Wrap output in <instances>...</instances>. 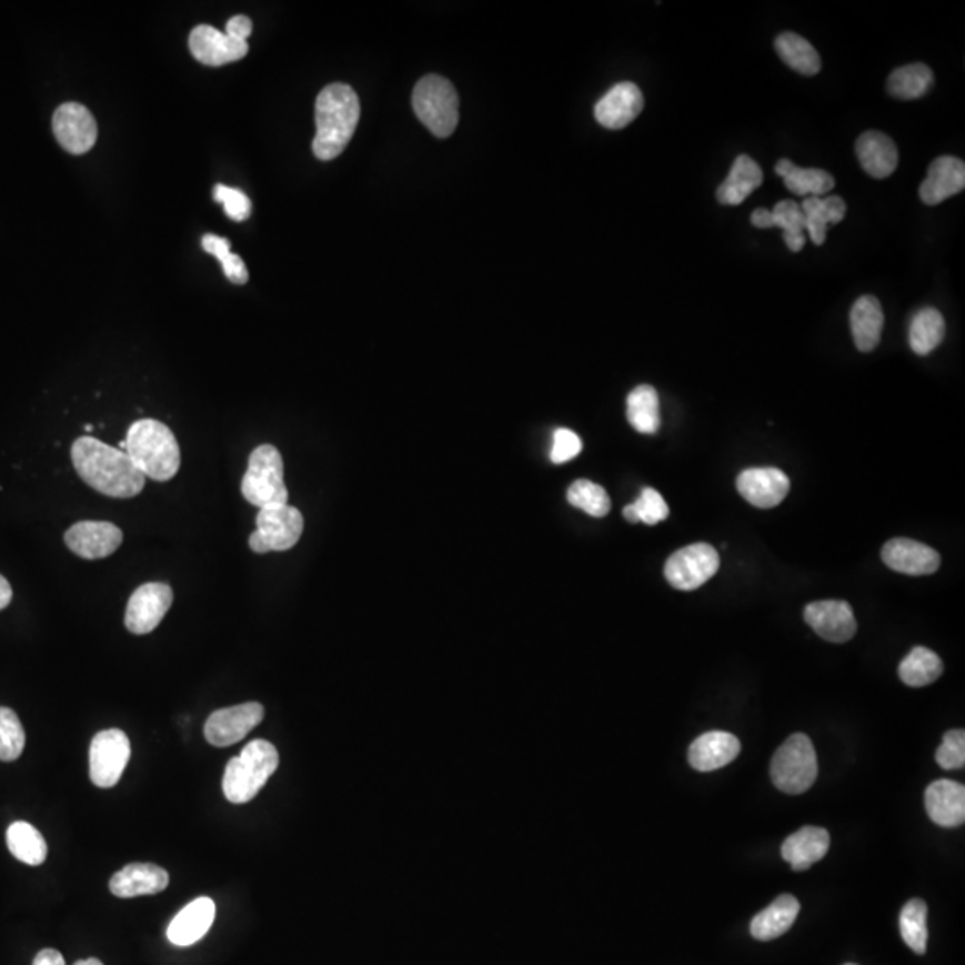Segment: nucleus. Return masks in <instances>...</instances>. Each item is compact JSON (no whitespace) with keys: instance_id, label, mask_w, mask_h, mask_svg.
Listing matches in <instances>:
<instances>
[{"instance_id":"f257e3e1","label":"nucleus","mask_w":965,"mask_h":965,"mask_svg":"<svg viewBox=\"0 0 965 965\" xmlns=\"http://www.w3.org/2000/svg\"><path fill=\"white\" fill-rule=\"evenodd\" d=\"M72 463L88 486L108 497H137L145 486V478L125 451L93 436H81L73 442Z\"/></svg>"},{"instance_id":"f03ea898","label":"nucleus","mask_w":965,"mask_h":965,"mask_svg":"<svg viewBox=\"0 0 965 965\" xmlns=\"http://www.w3.org/2000/svg\"><path fill=\"white\" fill-rule=\"evenodd\" d=\"M360 120V99L349 84L325 87L315 104L316 134L313 154L319 160L339 158L351 142Z\"/></svg>"},{"instance_id":"7ed1b4c3","label":"nucleus","mask_w":965,"mask_h":965,"mask_svg":"<svg viewBox=\"0 0 965 965\" xmlns=\"http://www.w3.org/2000/svg\"><path fill=\"white\" fill-rule=\"evenodd\" d=\"M125 444V453L145 480L163 483L172 480L181 468L178 440L163 422L154 419L134 422L129 428Z\"/></svg>"},{"instance_id":"20e7f679","label":"nucleus","mask_w":965,"mask_h":965,"mask_svg":"<svg viewBox=\"0 0 965 965\" xmlns=\"http://www.w3.org/2000/svg\"><path fill=\"white\" fill-rule=\"evenodd\" d=\"M278 767H280V753L274 744L261 738L249 742L239 756L229 760L225 767L224 780H222L225 800L234 805H243L254 800Z\"/></svg>"},{"instance_id":"39448f33","label":"nucleus","mask_w":965,"mask_h":965,"mask_svg":"<svg viewBox=\"0 0 965 965\" xmlns=\"http://www.w3.org/2000/svg\"><path fill=\"white\" fill-rule=\"evenodd\" d=\"M242 495L257 509H265L270 504H289L283 458L274 445L263 444L252 451L248 472L242 480Z\"/></svg>"},{"instance_id":"423d86ee","label":"nucleus","mask_w":965,"mask_h":965,"mask_svg":"<svg viewBox=\"0 0 965 965\" xmlns=\"http://www.w3.org/2000/svg\"><path fill=\"white\" fill-rule=\"evenodd\" d=\"M820 774L814 744L805 733H794L783 742L771 762V780L785 794H803Z\"/></svg>"},{"instance_id":"0eeeda50","label":"nucleus","mask_w":965,"mask_h":965,"mask_svg":"<svg viewBox=\"0 0 965 965\" xmlns=\"http://www.w3.org/2000/svg\"><path fill=\"white\" fill-rule=\"evenodd\" d=\"M413 110L436 138H448L458 125V93L448 79L426 76L413 90Z\"/></svg>"},{"instance_id":"6e6552de","label":"nucleus","mask_w":965,"mask_h":965,"mask_svg":"<svg viewBox=\"0 0 965 965\" xmlns=\"http://www.w3.org/2000/svg\"><path fill=\"white\" fill-rule=\"evenodd\" d=\"M304 531V517L290 504H270L260 509L257 531L249 536V547L257 554L289 551L298 545Z\"/></svg>"},{"instance_id":"1a4fd4ad","label":"nucleus","mask_w":965,"mask_h":965,"mask_svg":"<svg viewBox=\"0 0 965 965\" xmlns=\"http://www.w3.org/2000/svg\"><path fill=\"white\" fill-rule=\"evenodd\" d=\"M718 565L721 560L712 545L703 542L686 545L669 556L664 569L665 580L676 591H696L717 574Z\"/></svg>"},{"instance_id":"9d476101","label":"nucleus","mask_w":965,"mask_h":965,"mask_svg":"<svg viewBox=\"0 0 965 965\" xmlns=\"http://www.w3.org/2000/svg\"><path fill=\"white\" fill-rule=\"evenodd\" d=\"M131 758V742L122 730L97 733L90 744V780L101 788H111L120 782Z\"/></svg>"},{"instance_id":"9b49d317","label":"nucleus","mask_w":965,"mask_h":965,"mask_svg":"<svg viewBox=\"0 0 965 965\" xmlns=\"http://www.w3.org/2000/svg\"><path fill=\"white\" fill-rule=\"evenodd\" d=\"M174 601V592L167 583H145L129 597L125 627L134 635L154 632L165 619Z\"/></svg>"},{"instance_id":"f8f14e48","label":"nucleus","mask_w":965,"mask_h":965,"mask_svg":"<svg viewBox=\"0 0 965 965\" xmlns=\"http://www.w3.org/2000/svg\"><path fill=\"white\" fill-rule=\"evenodd\" d=\"M265 717V708L260 703H243L217 710L208 717L204 737L211 746L229 747L243 741Z\"/></svg>"},{"instance_id":"ddd939ff","label":"nucleus","mask_w":965,"mask_h":965,"mask_svg":"<svg viewBox=\"0 0 965 965\" xmlns=\"http://www.w3.org/2000/svg\"><path fill=\"white\" fill-rule=\"evenodd\" d=\"M124 542V533L113 522L81 521L76 522L64 533V544L79 559L101 560L117 553Z\"/></svg>"},{"instance_id":"4468645a","label":"nucleus","mask_w":965,"mask_h":965,"mask_svg":"<svg viewBox=\"0 0 965 965\" xmlns=\"http://www.w3.org/2000/svg\"><path fill=\"white\" fill-rule=\"evenodd\" d=\"M52 131L56 140L70 154H87L97 142L96 119L79 102H67L56 110Z\"/></svg>"},{"instance_id":"2eb2a0df","label":"nucleus","mask_w":965,"mask_h":965,"mask_svg":"<svg viewBox=\"0 0 965 965\" xmlns=\"http://www.w3.org/2000/svg\"><path fill=\"white\" fill-rule=\"evenodd\" d=\"M805 621L821 639L833 644L852 641L856 633L855 613L846 601L810 603L805 609Z\"/></svg>"},{"instance_id":"dca6fc26","label":"nucleus","mask_w":965,"mask_h":965,"mask_svg":"<svg viewBox=\"0 0 965 965\" xmlns=\"http://www.w3.org/2000/svg\"><path fill=\"white\" fill-rule=\"evenodd\" d=\"M737 490L747 503L756 509L768 510L783 503L791 490V480L776 468H753L742 471Z\"/></svg>"},{"instance_id":"f3484780","label":"nucleus","mask_w":965,"mask_h":965,"mask_svg":"<svg viewBox=\"0 0 965 965\" xmlns=\"http://www.w3.org/2000/svg\"><path fill=\"white\" fill-rule=\"evenodd\" d=\"M190 52L199 63L222 67L245 58L249 46L248 42L229 38L225 32L219 31L213 26L201 23L190 32Z\"/></svg>"},{"instance_id":"a211bd4d","label":"nucleus","mask_w":965,"mask_h":965,"mask_svg":"<svg viewBox=\"0 0 965 965\" xmlns=\"http://www.w3.org/2000/svg\"><path fill=\"white\" fill-rule=\"evenodd\" d=\"M882 560L888 569L908 576H928L941 567L937 551L912 539L888 540L883 545Z\"/></svg>"},{"instance_id":"6ab92c4d","label":"nucleus","mask_w":965,"mask_h":965,"mask_svg":"<svg viewBox=\"0 0 965 965\" xmlns=\"http://www.w3.org/2000/svg\"><path fill=\"white\" fill-rule=\"evenodd\" d=\"M644 110V96L633 83H619L594 108L595 120L606 129H623Z\"/></svg>"},{"instance_id":"aec40b11","label":"nucleus","mask_w":965,"mask_h":965,"mask_svg":"<svg viewBox=\"0 0 965 965\" xmlns=\"http://www.w3.org/2000/svg\"><path fill=\"white\" fill-rule=\"evenodd\" d=\"M924 805L929 820L943 828H958L965 821V788L952 780H937L926 788Z\"/></svg>"},{"instance_id":"412c9836","label":"nucleus","mask_w":965,"mask_h":965,"mask_svg":"<svg viewBox=\"0 0 965 965\" xmlns=\"http://www.w3.org/2000/svg\"><path fill=\"white\" fill-rule=\"evenodd\" d=\"M965 188V165L958 158L943 157L928 167V175L919 188L921 201L937 207Z\"/></svg>"},{"instance_id":"4be33fe9","label":"nucleus","mask_w":965,"mask_h":965,"mask_svg":"<svg viewBox=\"0 0 965 965\" xmlns=\"http://www.w3.org/2000/svg\"><path fill=\"white\" fill-rule=\"evenodd\" d=\"M169 887V873L154 864H129L113 874L110 882L111 894L122 899L137 896H152Z\"/></svg>"},{"instance_id":"5701e85b","label":"nucleus","mask_w":965,"mask_h":965,"mask_svg":"<svg viewBox=\"0 0 965 965\" xmlns=\"http://www.w3.org/2000/svg\"><path fill=\"white\" fill-rule=\"evenodd\" d=\"M741 753V741L733 733L708 732L692 742L688 762L700 773L726 767Z\"/></svg>"},{"instance_id":"b1692460","label":"nucleus","mask_w":965,"mask_h":965,"mask_svg":"<svg viewBox=\"0 0 965 965\" xmlns=\"http://www.w3.org/2000/svg\"><path fill=\"white\" fill-rule=\"evenodd\" d=\"M215 903L210 897L193 899L172 919L167 937L174 946H192L199 943L210 932L211 924L215 921Z\"/></svg>"},{"instance_id":"393cba45","label":"nucleus","mask_w":965,"mask_h":965,"mask_svg":"<svg viewBox=\"0 0 965 965\" xmlns=\"http://www.w3.org/2000/svg\"><path fill=\"white\" fill-rule=\"evenodd\" d=\"M751 224L760 229H783V240L792 252H800L805 245V217L797 202L780 201L773 211L758 208L751 215Z\"/></svg>"},{"instance_id":"a878e982","label":"nucleus","mask_w":965,"mask_h":965,"mask_svg":"<svg viewBox=\"0 0 965 965\" xmlns=\"http://www.w3.org/2000/svg\"><path fill=\"white\" fill-rule=\"evenodd\" d=\"M830 852V833L820 826H805L785 838L782 846L783 861L794 871H806L823 861Z\"/></svg>"},{"instance_id":"bb28decb","label":"nucleus","mask_w":965,"mask_h":965,"mask_svg":"<svg viewBox=\"0 0 965 965\" xmlns=\"http://www.w3.org/2000/svg\"><path fill=\"white\" fill-rule=\"evenodd\" d=\"M856 158L865 172L874 179L888 178L897 169V161H899L893 138L879 131H865L862 137H858Z\"/></svg>"},{"instance_id":"cd10ccee","label":"nucleus","mask_w":965,"mask_h":965,"mask_svg":"<svg viewBox=\"0 0 965 965\" xmlns=\"http://www.w3.org/2000/svg\"><path fill=\"white\" fill-rule=\"evenodd\" d=\"M800 911L801 905L796 897L792 894H782L765 911L753 917L751 935L762 943L782 937L792 928V924L796 923Z\"/></svg>"},{"instance_id":"c85d7f7f","label":"nucleus","mask_w":965,"mask_h":965,"mask_svg":"<svg viewBox=\"0 0 965 965\" xmlns=\"http://www.w3.org/2000/svg\"><path fill=\"white\" fill-rule=\"evenodd\" d=\"M850 324H852L853 340H855L858 351L871 353L878 348L883 324H885V316H883L882 304H879L878 299L873 298V295H862L853 304Z\"/></svg>"},{"instance_id":"c756f323","label":"nucleus","mask_w":965,"mask_h":965,"mask_svg":"<svg viewBox=\"0 0 965 965\" xmlns=\"http://www.w3.org/2000/svg\"><path fill=\"white\" fill-rule=\"evenodd\" d=\"M762 181H764V172L758 163L746 154H741L733 163L724 183L717 188V201L724 207H738L755 192Z\"/></svg>"},{"instance_id":"7c9ffc66","label":"nucleus","mask_w":965,"mask_h":965,"mask_svg":"<svg viewBox=\"0 0 965 965\" xmlns=\"http://www.w3.org/2000/svg\"><path fill=\"white\" fill-rule=\"evenodd\" d=\"M805 228L815 245H823L828 225L838 224L846 217V202L837 195L806 198L801 204Z\"/></svg>"},{"instance_id":"2f4dec72","label":"nucleus","mask_w":965,"mask_h":965,"mask_svg":"<svg viewBox=\"0 0 965 965\" xmlns=\"http://www.w3.org/2000/svg\"><path fill=\"white\" fill-rule=\"evenodd\" d=\"M776 174L800 198H823L824 193L832 192L835 187V179L826 170L801 169L791 160H780L776 163Z\"/></svg>"},{"instance_id":"473e14b6","label":"nucleus","mask_w":965,"mask_h":965,"mask_svg":"<svg viewBox=\"0 0 965 965\" xmlns=\"http://www.w3.org/2000/svg\"><path fill=\"white\" fill-rule=\"evenodd\" d=\"M627 421L639 433L654 435L660 430V399L651 384H641L627 395Z\"/></svg>"},{"instance_id":"72a5a7b5","label":"nucleus","mask_w":965,"mask_h":965,"mask_svg":"<svg viewBox=\"0 0 965 965\" xmlns=\"http://www.w3.org/2000/svg\"><path fill=\"white\" fill-rule=\"evenodd\" d=\"M944 334H946V322L943 313L935 308H923L912 319L908 342L915 354L928 356L943 343Z\"/></svg>"},{"instance_id":"f704fd0d","label":"nucleus","mask_w":965,"mask_h":965,"mask_svg":"<svg viewBox=\"0 0 965 965\" xmlns=\"http://www.w3.org/2000/svg\"><path fill=\"white\" fill-rule=\"evenodd\" d=\"M11 855L28 865H42L47 858V842L32 824L17 821L6 833Z\"/></svg>"},{"instance_id":"c9c22d12","label":"nucleus","mask_w":965,"mask_h":965,"mask_svg":"<svg viewBox=\"0 0 965 965\" xmlns=\"http://www.w3.org/2000/svg\"><path fill=\"white\" fill-rule=\"evenodd\" d=\"M943 673V660L938 659L934 651L926 650V647H914L911 653L906 654L905 660L897 669L902 682L905 685L915 686V688L937 682Z\"/></svg>"},{"instance_id":"e433bc0d","label":"nucleus","mask_w":965,"mask_h":965,"mask_svg":"<svg viewBox=\"0 0 965 965\" xmlns=\"http://www.w3.org/2000/svg\"><path fill=\"white\" fill-rule=\"evenodd\" d=\"M776 52L792 70L803 76H815L821 70V58L814 46L796 32H782L776 42Z\"/></svg>"},{"instance_id":"4c0bfd02","label":"nucleus","mask_w":965,"mask_h":965,"mask_svg":"<svg viewBox=\"0 0 965 965\" xmlns=\"http://www.w3.org/2000/svg\"><path fill=\"white\" fill-rule=\"evenodd\" d=\"M934 84V72L924 63L905 64L894 70L887 81L891 96L902 101H914L928 92Z\"/></svg>"},{"instance_id":"58836bf2","label":"nucleus","mask_w":965,"mask_h":965,"mask_svg":"<svg viewBox=\"0 0 965 965\" xmlns=\"http://www.w3.org/2000/svg\"><path fill=\"white\" fill-rule=\"evenodd\" d=\"M899 932L903 941L917 955L926 953L928 946V906L919 897H914L903 906L899 914Z\"/></svg>"},{"instance_id":"ea45409f","label":"nucleus","mask_w":965,"mask_h":965,"mask_svg":"<svg viewBox=\"0 0 965 965\" xmlns=\"http://www.w3.org/2000/svg\"><path fill=\"white\" fill-rule=\"evenodd\" d=\"M569 503L592 517H604L612 509L610 495L603 486L589 480H577L569 486Z\"/></svg>"},{"instance_id":"a19ab883","label":"nucleus","mask_w":965,"mask_h":965,"mask_svg":"<svg viewBox=\"0 0 965 965\" xmlns=\"http://www.w3.org/2000/svg\"><path fill=\"white\" fill-rule=\"evenodd\" d=\"M202 248H204L208 254L215 257L220 261V265L224 269L225 278L231 283H248V267H245L239 254L231 252V243H229L228 239H222V237H217V234H204L202 237Z\"/></svg>"},{"instance_id":"79ce46f5","label":"nucleus","mask_w":965,"mask_h":965,"mask_svg":"<svg viewBox=\"0 0 965 965\" xmlns=\"http://www.w3.org/2000/svg\"><path fill=\"white\" fill-rule=\"evenodd\" d=\"M624 519L632 524L644 522L647 526H654L669 517V506L660 492L654 489H644L635 503L627 504L623 510Z\"/></svg>"},{"instance_id":"37998d69","label":"nucleus","mask_w":965,"mask_h":965,"mask_svg":"<svg viewBox=\"0 0 965 965\" xmlns=\"http://www.w3.org/2000/svg\"><path fill=\"white\" fill-rule=\"evenodd\" d=\"M26 747V732L13 710L0 706V762H14Z\"/></svg>"},{"instance_id":"c03bdc74","label":"nucleus","mask_w":965,"mask_h":965,"mask_svg":"<svg viewBox=\"0 0 965 965\" xmlns=\"http://www.w3.org/2000/svg\"><path fill=\"white\" fill-rule=\"evenodd\" d=\"M213 199L224 207L225 215L234 220V222H243V220H248L251 217V199L242 190L225 187V184H215V188H213Z\"/></svg>"},{"instance_id":"a18cd8bd","label":"nucleus","mask_w":965,"mask_h":965,"mask_svg":"<svg viewBox=\"0 0 965 965\" xmlns=\"http://www.w3.org/2000/svg\"><path fill=\"white\" fill-rule=\"evenodd\" d=\"M937 764L946 771L953 768H962L965 765V732L964 730H952L944 735L943 744L938 746Z\"/></svg>"},{"instance_id":"49530a36","label":"nucleus","mask_w":965,"mask_h":965,"mask_svg":"<svg viewBox=\"0 0 965 965\" xmlns=\"http://www.w3.org/2000/svg\"><path fill=\"white\" fill-rule=\"evenodd\" d=\"M582 439L574 431L560 428V430L554 431L551 462L556 463V465L571 462L577 454L582 453Z\"/></svg>"},{"instance_id":"de8ad7c7","label":"nucleus","mask_w":965,"mask_h":965,"mask_svg":"<svg viewBox=\"0 0 965 965\" xmlns=\"http://www.w3.org/2000/svg\"><path fill=\"white\" fill-rule=\"evenodd\" d=\"M251 32V19L243 17V14H237V17L229 19V22L225 23V34H228L229 38H233V40H239V42H248Z\"/></svg>"},{"instance_id":"09e8293b","label":"nucleus","mask_w":965,"mask_h":965,"mask_svg":"<svg viewBox=\"0 0 965 965\" xmlns=\"http://www.w3.org/2000/svg\"><path fill=\"white\" fill-rule=\"evenodd\" d=\"M32 965H67L64 964L63 955L56 949H42L34 956Z\"/></svg>"},{"instance_id":"8fccbe9b","label":"nucleus","mask_w":965,"mask_h":965,"mask_svg":"<svg viewBox=\"0 0 965 965\" xmlns=\"http://www.w3.org/2000/svg\"><path fill=\"white\" fill-rule=\"evenodd\" d=\"M13 600V591L8 580L0 574V610H4Z\"/></svg>"},{"instance_id":"3c124183","label":"nucleus","mask_w":965,"mask_h":965,"mask_svg":"<svg viewBox=\"0 0 965 965\" xmlns=\"http://www.w3.org/2000/svg\"><path fill=\"white\" fill-rule=\"evenodd\" d=\"M73 965H104L101 961H97V958H87V961L76 962Z\"/></svg>"},{"instance_id":"603ef678","label":"nucleus","mask_w":965,"mask_h":965,"mask_svg":"<svg viewBox=\"0 0 965 965\" xmlns=\"http://www.w3.org/2000/svg\"><path fill=\"white\" fill-rule=\"evenodd\" d=\"M846 965H856V964H846Z\"/></svg>"}]
</instances>
